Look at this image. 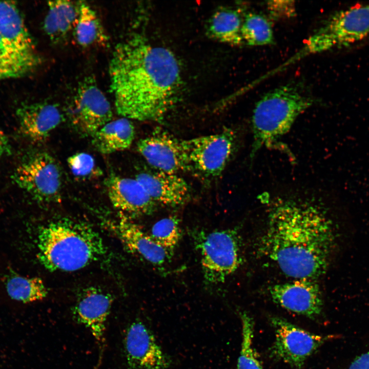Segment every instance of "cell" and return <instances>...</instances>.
Returning <instances> with one entry per match:
<instances>
[{"mask_svg":"<svg viewBox=\"0 0 369 369\" xmlns=\"http://www.w3.org/2000/svg\"><path fill=\"white\" fill-rule=\"evenodd\" d=\"M369 35V5L355 6L334 14L308 42L313 53L346 46Z\"/></svg>","mask_w":369,"mask_h":369,"instance_id":"cell-7","label":"cell"},{"mask_svg":"<svg viewBox=\"0 0 369 369\" xmlns=\"http://www.w3.org/2000/svg\"><path fill=\"white\" fill-rule=\"evenodd\" d=\"M78 14V5L68 1L49 2L44 27L53 42L63 40L74 27Z\"/></svg>","mask_w":369,"mask_h":369,"instance_id":"cell-21","label":"cell"},{"mask_svg":"<svg viewBox=\"0 0 369 369\" xmlns=\"http://www.w3.org/2000/svg\"><path fill=\"white\" fill-rule=\"evenodd\" d=\"M331 242L329 220L316 202L285 198L270 208L259 250L286 276L314 280L325 270Z\"/></svg>","mask_w":369,"mask_h":369,"instance_id":"cell-2","label":"cell"},{"mask_svg":"<svg viewBox=\"0 0 369 369\" xmlns=\"http://www.w3.org/2000/svg\"><path fill=\"white\" fill-rule=\"evenodd\" d=\"M134 136L132 122L122 117L104 125L92 136V142L101 153L110 154L129 148Z\"/></svg>","mask_w":369,"mask_h":369,"instance_id":"cell-20","label":"cell"},{"mask_svg":"<svg viewBox=\"0 0 369 369\" xmlns=\"http://www.w3.org/2000/svg\"><path fill=\"white\" fill-rule=\"evenodd\" d=\"M11 177L20 189L38 202L54 203L60 200V169L55 159L47 152H37L26 156Z\"/></svg>","mask_w":369,"mask_h":369,"instance_id":"cell-6","label":"cell"},{"mask_svg":"<svg viewBox=\"0 0 369 369\" xmlns=\"http://www.w3.org/2000/svg\"><path fill=\"white\" fill-rule=\"evenodd\" d=\"M124 344L128 369H168L170 366L169 357L141 321L129 326Z\"/></svg>","mask_w":369,"mask_h":369,"instance_id":"cell-11","label":"cell"},{"mask_svg":"<svg viewBox=\"0 0 369 369\" xmlns=\"http://www.w3.org/2000/svg\"><path fill=\"white\" fill-rule=\"evenodd\" d=\"M242 321V343L238 359L237 369H263L252 342L254 334V321L245 312L240 313Z\"/></svg>","mask_w":369,"mask_h":369,"instance_id":"cell-27","label":"cell"},{"mask_svg":"<svg viewBox=\"0 0 369 369\" xmlns=\"http://www.w3.org/2000/svg\"><path fill=\"white\" fill-rule=\"evenodd\" d=\"M126 248L155 265H162L172 255L135 223L122 215L111 225Z\"/></svg>","mask_w":369,"mask_h":369,"instance_id":"cell-18","label":"cell"},{"mask_svg":"<svg viewBox=\"0 0 369 369\" xmlns=\"http://www.w3.org/2000/svg\"><path fill=\"white\" fill-rule=\"evenodd\" d=\"M74 34L78 44L87 47L107 40L101 23L93 9L88 4H78V14L74 26Z\"/></svg>","mask_w":369,"mask_h":369,"instance_id":"cell-24","label":"cell"},{"mask_svg":"<svg viewBox=\"0 0 369 369\" xmlns=\"http://www.w3.org/2000/svg\"><path fill=\"white\" fill-rule=\"evenodd\" d=\"M109 75L117 113L142 121L163 119L176 102L181 84L173 53L135 36L115 47Z\"/></svg>","mask_w":369,"mask_h":369,"instance_id":"cell-1","label":"cell"},{"mask_svg":"<svg viewBox=\"0 0 369 369\" xmlns=\"http://www.w3.org/2000/svg\"><path fill=\"white\" fill-rule=\"evenodd\" d=\"M70 117L72 126L79 133L92 137L111 120L110 103L91 77L85 78L78 86Z\"/></svg>","mask_w":369,"mask_h":369,"instance_id":"cell-10","label":"cell"},{"mask_svg":"<svg viewBox=\"0 0 369 369\" xmlns=\"http://www.w3.org/2000/svg\"><path fill=\"white\" fill-rule=\"evenodd\" d=\"M235 141V134L230 129L216 134L181 139L190 171L208 178L220 175L232 155Z\"/></svg>","mask_w":369,"mask_h":369,"instance_id":"cell-8","label":"cell"},{"mask_svg":"<svg viewBox=\"0 0 369 369\" xmlns=\"http://www.w3.org/2000/svg\"><path fill=\"white\" fill-rule=\"evenodd\" d=\"M11 146L9 139L3 131L0 128V158L11 154Z\"/></svg>","mask_w":369,"mask_h":369,"instance_id":"cell-32","label":"cell"},{"mask_svg":"<svg viewBox=\"0 0 369 369\" xmlns=\"http://www.w3.org/2000/svg\"><path fill=\"white\" fill-rule=\"evenodd\" d=\"M106 186L111 203L124 215H148L155 208L156 203L135 178L111 175Z\"/></svg>","mask_w":369,"mask_h":369,"instance_id":"cell-15","label":"cell"},{"mask_svg":"<svg viewBox=\"0 0 369 369\" xmlns=\"http://www.w3.org/2000/svg\"><path fill=\"white\" fill-rule=\"evenodd\" d=\"M137 149L155 170L175 174L180 171H190L181 139L165 132H156L140 140Z\"/></svg>","mask_w":369,"mask_h":369,"instance_id":"cell-13","label":"cell"},{"mask_svg":"<svg viewBox=\"0 0 369 369\" xmlns=\"http://www.w3.org/2000/svg\"><path fill=\"white\" fill-rule=\"evenodd\" d=\"M113 302L110 294L90 286L80 293L72 311L74 320L88 329L95 339L99 348V362L106 345V323Z\"/></svg>","mask_w":369,"mask_h":369,"instance_id":"cell-12","label":"cell"},{"mask_svg":"<svg viewBox=\"0 0 369 369\" xmlns=\"http://www.w3.org/2000/svg\"><path fill=\"white\" fill-rule=\"evenodd\" d=\"M181 230L178 219L175 216L162 218L152 227L150 236L171 255L179 242Z\"/></svg>","mask_w":369,"mask_h":369,"instance_id":"cell-28","label":"cell"},{"mask_svg":"<svg viewBox=\"0 0 369 369\" xmlns=\"http://www.w3.org/2000/svg\"><path fill=\"white\" fill-rule=\"evenodd\" d=\"M194 243L201 256L205 281L215 284L223 282L240 266L241 242L237 230L192 232Z\"/></svg>","mask_w":369,"mask_h":369,"instance_id":"cell-5","label":"cell"},{"mask_svg":"<svg viewBox=\"0 0 369 369\" xmlns=\"http://www.w3.org/2000/svg\"><path fill=\"white\" fill-rule=\"evenodd\" d=\"M5 284L9 297L23 303L41 300L48 293L42 279L38 277H26L12 272L6 277Z\"/></svg>","mask_w":369,"mask_h":369,"instance_id":"cell-25","label":"cell"},{"mask_svg":"<svg viewBox=\"0 0 369 369\" xmlns=\"http://www.w3.org/2000/svg\"><path fill=\"white\" fill-rule=\"evenodd\" d=\"M242 20L238 11L221 9L216 11L209 22L210 34L218 40L233 45L243 43L241 36Z\"/></svg>","mask_w":369,"mask_h":369,"instance_id":"cell-23","label":"cell"},{"mask_svg":"<svg viewBox=\"0 0 369 369\" xmlns=\"http://www.w3.org/2000/svg\"><path fill=\"white\" fill-rule=\"evenodd\" d=\"M272 15L277 18H288L295 14V4L291 1H272L267 4Z\"/></svg>","mask_w":369,"mask_h":369,"instance_id":"cell-30","label":"cell"},{"mask_svg":"<svg viewBox=\"0 0 369 369\" xmlns=\"http://www.w3.org/2000/svg\"><path fill=\"white\" fill-rule=\"evenodd\" d=\"M313 104L312 99L291 85L264 94L253 112V142L250 157L262 147H271L291 129L297 118Z\"/></svg>","mask_w":369,"mask_h":369,"instance_id":"cell-4","label":"cell"},{"mask_svg":"<svg viewBox=\"0 0 369 369\" xmlns=\"http://www.w3.org/2000/svg\"><path fill=\"white\" fill-rule=\"evenodd\" d=\"M37 257L51 272H73L101 258L107 248L100 234L86 223L54 220L39 231Z\"/></svg>","mask_w":369,"mask_h":369,"instance_id":"cell-3","label":"cell"},{"mask_svg":"<svg viewBox=\"0 0 369 369\" xmlns=\"http://www.w3.org/2000/svg\"><path fill=\"white\" fill-rule=\"evenodd\" d=\"M348 369H369V350L356 357Z\"/></svg>","mask_w":369,"mask_h":369,"instance_id":"cell-31","label":"cell"},{"mask_svg":"<svg viewBox=\"0 0 369 369\" xmlns=\"http://www.w3.org/2000/svg\"><path fill=\"white\" fill-rule=\"evenodd\" d=\"M0 36L19 50L36 53L20 12L12 2L0 1Z\"/></svg>","mask_w":369,"mask_h":369,"instance_id":"cell-19","label":"cell"},{"mask_svg":"<svg viewBox=\"0 0 369 369\" xmlns=\"http://www.w3.org/2000/svg\"><path fill=\"white\" fill-rule=\"evenodd\" d=\"M272 300L282 308L311 319L322 312V299L318 285L312 279H296L271 287Z\"/></svg>","mask_w":369,"mask_h":369,"instance_id":"cell-14","label":"cell"},{"mask_svg":"<svg viewBox=\"0 0 369 369\" xmlns=\"http://www.w3.org/2000/svg\"><path fill=\"white\" fill-rule=\"evenodd\" d=\"M67 161L73 174L78 176H88L95 168V161L93 157L84 152L72 155L68 158Z\"/></svg>","mask_w":369,"mask_h":369,"instance_id":"cell-29","label":"cell"},{"mask_svg":"<svg viewBox=\"0 0 369 369\" xmlns=\"http://www.w3.org/2000/svg\"><path fill=\"white\" fill-rule=\"evenodd\" d=\"M270 321L275 334L270 356L293 369H302L308 358L330 338L306 331L280 317L271 316Z\"/></svg>","mask_w":369,"mask_h":369,"instance_id":"cell-9","label":"cell"},{"mask_svg":"<svg viewBox=\"0 0 369 369\" xmlns=\"http://www.w3.org/2000/svg\"><path fill=\"white\" fill-rule=\"evenodd\" d=\"M135 179L155 203L177 206L184 203L190 198L188 184L177 174L153 168L138 173Z\"/></svg>","mask_w":369,"mask_h":369,"instance_id":"cell-16","label":"cell"},{"mask_svg":"<svg viewBox=\"0 0 369 369\" xmlns=\"http://www.w3.org/2000/svg\"><path fill=\"white\" fill-rule=\"evenodd\" d=\"M243 43L250 46L271 44L274 40L273 31L269 20L264 16L254 13L248 14L241 26Z\"/></svg>","mask_w":369,"mask_h":369,"instance_id":"cell-26","label":"cell"},{"mask_svg":"<svg viewBox=\"0 0 369 369\" xmlns=\"http://www.w3.org/2000/svg\"><path fill=\"white\" fill-rule=\"evenodd\" d=\"M16 115L20 133L36 143L45 141L63 119L59 108L48 102L23 105L17 110Z\"/></svg>","mask_w":369,"mask_h":369,"instance_id":"cell-17","label":"cell"},{"mask_svg":"<svg viewBox=\"0 0 369 369\" xmlns=\"http://www.w3.org/2000/svg\"><path fill=\"white\" fill-rule=\"evenodd\" d=\"M40 62L36 53L19 50L0 36V80L24 76L35 70Z\"/></svg>","mask_w":369,"mask_h":369,"instance_id":"cell-22","label":"cell"}]
</instances>
